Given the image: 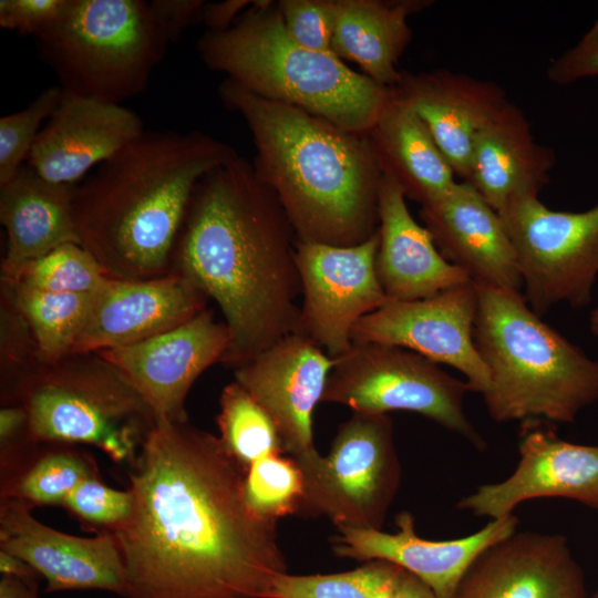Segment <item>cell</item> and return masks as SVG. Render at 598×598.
I'll use <instances>...</instances> for the list:
<instances>
[{
	"label": "cell",
	"mask_w": 598,
	"mask_h": 598,
	"mask_svg": "<svg viewBox=\"0 0 598 598\" xmlns=\"http://www.w3.org/2000/svg\"><path fill=\"white\" fill-rule=\"evenodd\" d=\"M131 468L132 513L112 530L124 598H266L287 573L277 522L251 512L219 437L157 421Z\"/></svg>",
	"instance_id": "6da1fadb"
},
{
	"label": "cell",
	"mask_w": 598,
	"mask_h": 598,
	"mask_svg": "<svg viewBox=\"0 0 598 598\" xmlns=\"http://www.w3.org/2000/svg\"><path fill=\"white\" fill-rule=\"evenodd\" d=\"M296 233L277 196L239 154L196 185L173 272L219 307L234 369L298 331L301 282Z\"/></svg>",
	"instance_id": "7a4b0ae2"
},
{
	"label": "cell",
	"mask_w": 598,
	"mask_h": 598,
	"mask_svg": "<svg viewBox=\"0 0 598 598\" xmlns=\"http://www.w3.org/2000/svg\"><path fill=\"white\" fill-rule=\"evenodd\" d=\"M238 153L199 131H145L74 190L80 244L107 277L173 272L174 250L198 182Z\"/></svg>",
	"instance_id": "3957f363"
},
{
	"label": "cell",
	"mask_w": 598,
	"mask_h": 598,
	"mask_svg": "<svg viewBox=\"0 0 598 598\" xmlns=\"http://www.w3.org/2000/svg\"><path fill=\"white\" fill-rule=\"evenodd\" d=\"M218 92L246 122L256 148L254 167L298 240L353 246L378 231L382 171L368 135L228 79Z\"/></svg>",
	"instance_id": "277c9868"
},
{
	"label": "cell",
	"mask_w": 598,
	"mask_h": 598,
	"mask_svg": "<svg viewBox=\"0 0 598 598\" xmlns=\"http://www.w3.org/2000/svg\"><path fill=\"white\" fill-rule=\"evenodd\" d=\"M197 51L208 69L248 91L358 134H369L392 96V87L352 70L334 53L295 42L270 0H256L224 31H207Z\"/></svg>",
	"instance_id": "5b68a950"
},
{
	"label": "cell",
	"mask_w": 598,
	"mask_h": 598,
	"mask_svg": "<svg viewBox=\"0 0 598 598\" xmlns=\"http://www.w3.org/2000/svg\"><path fill=\"white\" fill-rule=\"evenodd\" d=\"M474 285V342L489 372L482 395L489 416L499 423L575 422L598 400V361L544 322L523 293Z\"/></svg>",
	"instance_id": "8992f818"
},
{
	"label": "cell",
	"mask_w": 598,
	"mask_h": 598,
	"mask_svg": "<svg viewBox=\"0 0 598 598\" xmlns=\"http://www.w3.org/2000/svg\"><path fill=\"white\" fill-rule=\"evenodd\" d=\"M28 413L32 443L91 445L117 464H134L157 420L112 363L96 352L38 362L2 386V404Z\"/></svg>",
	"instance_id": "52a82bcc"
},
{
	"label": "cell",
	"mask_w": 598,
	"mask_h": 598,
	"mask_svg": "<svg viewBox=\"0 0 598 598\" xmlns=\"http://www.w3.org/2000/svg\"><path fill=\"white\" fill-rule=\"evenodd\" d=\"M37 40L63 92L118 105L146 90L171 43L144 0H68Z\"/></svg>",
	"instance_id": "ba28073f"
},
{
	"label": "cell",
	"mask_w": 598,
	"mask_h": 598,
	"mask_svg": "<svg viewBox=\"0 0 598 598\" xmlns=\"http://www.w3.org/2000/svg\"><path fill=\"white\" fill-rule=\"evenodd\" d=\"M467 391L466 381L416 352L382 343H352L334 359L321 402L371 414L414 412L484 450L485 441L464 410Z\"/></svg>",
	"instance_id": "9c48e42d"
},
{
	"label": "cell",
	"mask_w": 598,
	"mask_h": 598,
	"mask_svg": "<svg viewBox=\"0 0 598 598\" xmlns=\"http://www.w3.org/2000/svg\"><path fill=\"white\" fill-rule=\"evenodd\" d=\"M295 461L303 476L299 513L326 515L337 527L382 528L401 475L388 414L353 412L328 455Z\"/></svg>",
	"instance_id": "30bf717a"
},
{
	"label": "cell",
	"mask_w": 598,
	"mask_h": 598,
	"mask_svg": "<svg viewBox=\"0 0 598 598\" xmlns=\"http://www.w3.org/2000/svg\"><path fill=\"white\" fill-rule=\"evenodd\" d=\"M498 215L514 245L530 309L542 317L559 303L587 307L598 276V204L585 212H559L530 197Z\"/></svg>",
	"instance_id": "8fae6325"
},
{
	"label": "cell",
	"mask_w": 598,
	"mask_h": 598,
	"mask_svg": "<svg viewBox=\"0 0 598 598\" xmlns=\"http://www.w3.org/2000/svg\"><path fill=\"white\" fill-rule=\"evenodd\" d=\"M379 240L378 230L353 246L296 244L302 296L297 333L332 359L350 349L358 321L388 301L377 272Z\"/></svg>",
	"instance_id": "7c38bea8"
},
{
	"label": "cell",
	"mask_w": 598,
	"mask_h": 598,
	"mask_svg": "<svg viewBox=\"0 0 598 598\" xmlns=\"http://www.w3.org/2000/svg\"><path fill=\"white\" fill-rule=\"evenodd\" d=\"M476 313L477 292L470 280L424 299L388 300L358 321L351 341L396 346L450 365L483 395L489 372L474 342Z\"/></svg>",
	"instance_id": "4fadbf2b"
},
{
	"label": "cell",
	"mask_w": 598,
	"mask_h": 598,
	"mask_svg": "<svg viewBox=\"0 0 598 598\" xmlns=\"http://www.w3.org/2000/svg\"><path fill=\"white\" fill-rule=\"evenodd\" d=\"M230 347L225 322L203 310L193 319L134 344L99 351L151 406L157 421L186 422L187 394Z\"/></svg>",
	"instance_id": "5bb4252c"
},
{
	"label": "cell",
	"mask_w": 598,
	"mask_h": 598,
	"mask_svg": "<svg viewBox=\"0 0 598 598\" xmlns=\"http://www.w3.org/2000/svg\"><path fill=\"white\" fill-rule=\"evenodd\" d=\"M520 424L519 461L514 472L502 482L481 485L457 508L496 519L529 499L564 497L598 509V445L565 441L553 423Z\"/></svg>",
	"instance_id": "9a60e30c"
},
{
	"label": "cell",
	"mask_w": 598,
	"mask_h": 598,
	"mask_svg": "<svg viewBox=\"0 0 598 598\" xmlns=\"http://www.w3.org/2000/svg\"><path fill=\"white\" fill-rule=\"evenodd\" d=\"M31 507L1 498L0 550L30 565L47 582L48 594L96 589L124 598L126 575L112 532L81 537L39 522Z\"/></svg>",
	"instance_id": "2e32d148"
},
{
	"label": "cell",
	"mask_w": 598,
	"mask_h": 598,
	"mask_svg": "<svg viewBox=\"0 0 598 598\" xmlns=\"http://www.w3.org/2000/svg\"><path fill=\"white\" fill-rule=\"evenodd\" d=\"M333 364L334 359L296 332L235 368V381L270 415L283 453L293 460L317 452L312 413L321 402Z\"/></svg>",
	"instance_id": "e0dca14e"
},
{
	"label": "cell",
	"mask_w": 598,
	"mask_h": 598,
	"mask_svg": "<svg viewBox=\"0 0 598 598\" xmlns=\"http://www.w3.org/2000/svg\"><path fill=\"white\" fill-rule=\"evenodd\" d=\"M208 298L178 272L148 279L106 277L93 293L73 352H99L146 340L206 309Z\"/></svg>",
	"instance_id": "ac0fdd59"
},
{
	"label": "cell",
	"mask_w": 598,
	"mask_h": 598,
	"mask_svg": "<svg viewBox=\"0 0 598 598\" xmlns=\"http://www.w3.org/2000/svg\"><path fill=\"white\" fill-rule=\"evenodd\" d=\"M518 518L491 519L477 532L456 539L421 538L409 512L395 518V533L382 529L338 527L332 550L341 558L384 560L414 575L437 598H452L463 576L474 560L489 546L516 532Z\"/></svg>",
	"instance_id": "d6986e66"
},
{
	"label": "cell",
	"mask_w": 598,
	"mask_h": 598,
	"mask_svg": "<svg viewBox=\"0 0 598 598\" xmlns=\"http://www.w3.org/2000/svg\"><path fill=\"white\" fill-rule=\"evenodd\" d=\"M452 598H587V591L564 536L515 532L474 560Z\"/></svg>",
	"instance_id": "ffe728a7"
},
{
	"label": "cell",
	"mask_w": 598,
	"mask_h": 598,
	"mask_svg": "<svg viewBox=\"0 0 598 598\" xmlns=\"http://www.w3.org/2000/svg\"><path fill=\"white\" fill-rule=\"evenodd\" d=\"M144 132L141 117L123 105L63 92L25 164L51 183L76 186Z\"/></svg>",
	"instance_id": "44dd1931"
},
{
	"label": "cell",
	"mask_w": 598,
	"mask_h": 598,
	"mask_svg": "<svg viewBox=\"0 0 598 598\" xmlns=\"http://www.w3.org/2000/svg\"><path fill=\"white\" fill-rule=\"evenodd\" d=\"M420 217L441 255L472 282L523 293L502 218L468 182H456L442 198L422 206Z\"/></svg>",
	"instance_id": "7402d4cb"
},
{
	"label": "cell",
	"mask_w": 598,
	"mask_h": 598,
	"mask_svg": "<svg viewBox=\"0 0 598 598\" xmlns=\"http://www.w3.org/2000/svg\"><path fill=\"white\" fill-rule=\"evenodd\" d=\"M392 89L423 120L462 181L468 177L478 133L509 103L496 83L444 69L401 71Z\"/></svg>",
	"instance_id": "603a6c76"
},
{
	"label": "cell",
	"mask_w": 598,
	"mask_h": 598,
	"mask_svg": "<svg viewBox=\"0 0 598 598\" xmlns=\"http://www.w3.org/2000/svg\"><path fill=\"white\" fill-rule=\"evenodd\" d=\"M377 272L388 300L432 297L470 281L436 248L430 231L411 215L396 182L382 173L379 193Z\"/></svg>",
	"instance_id": "cb8c5ba5"
},
{
	"label": "cell",
	"mask_w": 598,
	"mask_h": 598,
	"mask_svg": "<svg viewBox=\"0 0 598 598\" xmlns=\"http://www.w3.org/2000/svg\"><path fill=\"white\" fill-rule=\"evenodd\" d=\"M554 162L551 150L535 141L524 113L509 102L478 133L465 182L501 214L520 200L538 197Z\"/></svg>",
	"instance_id": "d4e9b609"
},
{
	"label": "cell",
	"mask_w": 598,
	"mask_h": 598,
	"mask_svg": "<svg viewBox=\"0 0 598 598\" xmlns=\"http://www.w3.org/2000/svg\"><path fill=\"white\" fill-rule=\"evenodd\" d=\"M74 190L42 178L27 164L0 187V221L8 237L1 280H13L25 264L62 245L80 244Z\"/></svg>",
	"instance_id": "484cf974"
},
{
	"label": "cell",
	"mask_w": 598,
	"mask_h": 598,
	"mask_svg": "<svg viewBox=\"0 0 598 598\" xmlns=\"http://www.w3.org/2000/svg\"><path fill=\"white\" fill-rule=\"evenodd\" d=\"M382 173L405 198L422 206L442 198L456 183L455 173L429 127L392 89V96L368 134Z\"/></svg>",
	"instance_id": "4316f807"
},
{
	"label": "cell",
	"mask_w": 598,
	"mask_h": 598,
	"mask_svg": "<svg viewBox=\"0 0 598 598\" xmlns=\"http://www.w3.org/2000/svg\"><path fill=\"white\" fill-rule=\"evenodd\" d=\"M432 4L426 0H336L333 53L358 64L362 73L394 87L398 63L412 40L409 18Z\"/></svg>",
	"instance_id": "83f0119b"
},
{
	"label": "cell",
	"mask_w": 598,
	"mask_h": 598,
	"mask_svg": "<svg viewBox=\"0 0 598 598\" xmlns=\"http://www.w3.org/2000/svg\"><path fill=\"white\" fill-rule=\"evenodd\" d=\"M99 476L91 455L72 445L25 443L1 460V498L29 507L62 506L84 480Z\"/></svg>",
	"instance_id": "f1b7e54d"
},
{
	"label": "cell",
	"mask_w": 598,
	"mask_h": 598,
	"mask_svg": "<svg viewBox=\"0 0 598 598\" xmlns=\"http://www.w3.org/2000/svg\"><path fill=\"white\" fill-rule=\"evenodd\" d=\"M33 334L39 362L73 352L87 319L93 293L54 292L1 280Z\"/></svg>",
	"instance_id": "f546056e"
},
{
	"label": "cell",
	"mask_w": 598,
	"mask_h": 598,
	"mask_svg": "<svg viewBox=\"0 0 598 598\" xmlns=\"http://www.w3.org/2000/svg\"><path fill=\"white\" fill-rule=\"evenodd\" d=\"M217 425L225 450L246 472L257 460L283 453L272 419L236 381L220 394Z\"/></svg>",
	"instance_id": "4dcf8cb0"
},
{
	"label": "cell",
	"mask_w": 598,
	"mask_h": 598,
	"mask_svg": "<svg viewBox=\"0 0 598 598\" xmlns=\"http://www.w3.org/2000/svg\"><path fill=\"white\" fill-rule=\"evenodd\" d=\"M404 569L370 560L354 570L327 575L280 574L266 598H384L394 592Z\"/></svg>",
	"instance_id": "1f68e13d"
},
{
	"label": "cell",
	"mask_w": 598,
	"mask_h": 598,
	"mask_svg": "<svg viewBox=\"0 0 598 598\" xmlns=\"http://www.w3.org/2000/svg\"><path fill=\"white\" fill-rule=\"evenodd\" d=\"M106 277L82 245L70 243L29 261L8 282L54 292L94 293Z\"/></svg>",
	"instance_id": "d6a6232c"
},
{
	"label": "cell",
	"mask_w": 598,
	"mask_h": 598,
	"mask_svg": "<svg viewBox=\"0 0 598 598\" xmlns=\"http://www.w3.org/2000/svg\"><path fill=\"white\" fill-rule=\"evenodd\" d=\"M244 495L251 512L266 520L299 513L303 476L292 457L271 454L254 462L246 472Z\"/></svg>",
	"instance_id": "836d02e7"
},
{
	"label": "cell",
	"mask_w": 598,
	"mask_h": 598,
	"mask_svg": "<svg viewBox=\"0 0 598 598\" xmlns=\"http://www.w3.org/2000/svg\"><path fill=\"white\" fill-rule=\"evenodd\" d=\"M62 95L59 85L50 86L23 110L0 117V187L25 164L41 124L54 114Z\"/></svg>",
	"instance_id": "e575fe53"
},
{
	"label": "cell",
	"mask_w": 598,
	"mask_h": 598,
	"mask_svg": "<svg viewBox=\"0 0 598 598\" xmlns=\"http://www.w3.org/2000/svg\"><path fill=\"white\" fill-rule=\"evenodd\" d=\"M62 506L81 523L112 532L130 517L133 494L130 488L115 489L93 476L82 481Z\"/></svg>",
	"instance_id": "d590c367"
},
{
	"label": "cell",
	"mask_w": 598,
	"mask_h": 598,
	"mask_svg": "<svg viewBox=\"0 0 598 598\" xmlns=\"http://www.w3.org/2000/svg\"><path fill=\"white\" fill-rule=\"evenodd\" d=\"M276 4L295 42L312 51L333 53L336 0H279Z\"/></svg>",
	"instance_id": "8d00e7d4"
},
{
	"label": "cell",
	"mask_w": 598,
	"mask_h": 598,
	"mask_svg": "<svg viewBox=\"0 0 598 598\" xmlns=\"http://www.w3.org/2000/svg\"><path fill=\"white\" fill-rule=\"evenodd\" d=\"M1 378L8 385L39 362L31 329L9 291L1 286Z\"/></svg>",
	"instance_id": "74e56055"
},
{
	"label": "cell",
	"mask_w": 598,
	"mask_h": 598,
	"mask_svg": "<svg viewBox=\"0 0 598 598\" xmlns=\"http://www.w3.org/2000/svg\"><path fill=\"white\" fill-rule=\"evenodd\" d=\"M66 4L68 0H1L0 25L38 38L58 21Z\"/></svg>",
	"instance_id": "f35d334b"
},
{
	"label": "cell",
	"mask_w": 598,
	"mask_h": 598,
	"mask_svg": "<svg viewBox=\"0 0 598 598\" xmlns=\"http://www.w3.org/2000/svg\"><path fill=\"white\" fill-rule=\"evenodd\" d=\"M546 75L556 84L598 76V37H582L575 47L549 63Z\"/></svg>",
	"instance_id": "ab89813d"
},
{
	"label": "cell",
	"mask_w": 598,
	"mask_h": 598,
	"mask_svg": "<svg viewBox=\"0 0 598 598\" xmlns=\"http://www.w3.org/2000/svg\"><path fill=\"white\" fill-rule=\"evenodd\" d=\"M151 6L171 42H174L187 28L203 22L206 2L203 0H153Z\"/></svg>",
	"instance_id": "60d3db41"
},
{
	"label": "cell",
	"mask_w": 598,
	"mask_h": 598,
	"mask_svg": "<svg viewBox=\"0 0 598 598\" xmlns=\"http://www.w3.org/2000/svg\"><path fill=\"white\" fill-rule=\"evenodd\" d=\"M28 439V413L17 403L2 404L0 410V445L6 450Z\"/></svg>",
	"instance_id": "b9f144b4"
},
{
	"label": "cell",
	"mask_w": 598,
	"mask_h": 598,
	"mask_svg": "<svg viewBox=\"0 0 598 598\" xmlns=\"http://www.w3.org/2000/svg\"><path fill=\"white\" fill-rule=\"evenodd\" d=\"M256 0H226L223 2L207 3L204 9L203 22L208 32H220L234 24V22L255 3Z\"/></svg>",
	"instance_id": "7bdbcfd3"
},
{
	"label": "cell",
	"mask_w": 598,
	"mask_h": 598,
	"mask_svg": "<svg viewBox=\"0 0 598 598\" xmlns=\"http://www.w3.org/2000/svg\"><path fill=\"white\" fill-rule=\"evenodd\" d=\"M0 573L4 577H13L25 581L38 580L39 574L22 559L0 550Z\"/></svg>",
	"instance_id": "ee69618b"
},
{
	"label": "cell",
	"mask_w": 598,
	"mask_h": 598,
	"mask_svg": "<svg viewBox=\"0 0 598 598\" xmlns=\"http://www.w3.org/2000/svg\"><path fill=\"white\" fill-rule=\"evenodd\" d=\"M0 598H39L38 580L25 581L1 576Z\"/></svg>",
	"instance_id": "f6af8a7d"
},
{
	"label": "cell",
	"mask_w": 598,
	"mask_h": 598,
	"mask_svg": "<svg viewBox=\"0 0 598 598\" xmlns=\"http://www.w3.org/2000/svg\"><path fill=\"white\" fill-rule=\"evenodd\" d=\"M395 594L398 598H437L424 582L405 570L401 574Z\"/></svg>",
	"instance_id": "bcb514c9"
},
{
	"label": "cell",
	"mask_w": 598,
	"mask_h": 598,
	"mask_svg": "<svg viewBox=\"0 0 598 598\" xmlns=\"http://www.w3.org/2000/svg\"><path fill=\"white\" fill-rule=\"evenodd\" d=\"M589 329L594 336L598 337V306L590 312Z\"/></svg>",
	"instance_id": "7dc6e473"
},
{
	"label": "cell",
	"mask_w": 598,
	"mask_h": 598,
	"mask_svg": "<svg viewBox=\"0 0 598 598\" xmlns=\"http://www.w3.org/2000/svg\"><path fill=\"white\" fill-rule=\"evenodd\" d=\"M584 37L592 38L598 37V17L591 28L584 34Z\"/></svg>",
	"instance_id": "c3c4849f"
},
{
	"label": "cell",
	"mask_w": 598,
	"mask_h": 598,
	"mask_svg": "<svg viewBox=\"0 0 598 598\" xmlns=\"http://www.w3.org/2000/svg\"><path fill=\"white\" fill-rule=\"evenodd\" d=\"M590 598H598V592L595 594V595H594L592 597H590Z\"/></svg>",
	"instance_id": "681fc988"
}]
</instances>
